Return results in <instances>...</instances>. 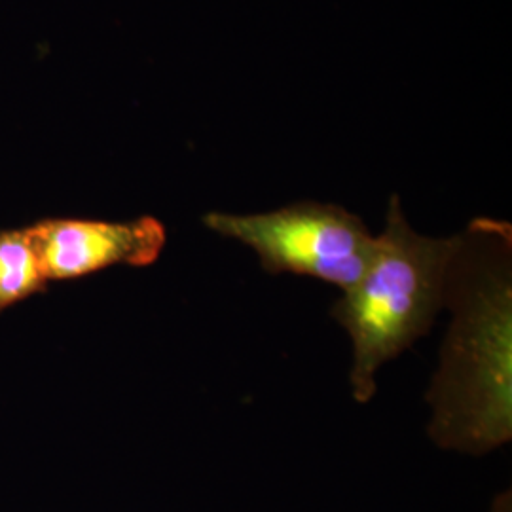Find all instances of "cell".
Returning a JSON list of instances; mask_svg holds the SVG:
<instances>
[{
  "label": "cell",
  "instance_id": "obj_4",
  "mask_svg": "<svg viewBox=\"0 0 512 512\" xmlns=\"http://www.w3.org/2000/svg\"><path fill=\"white\" fill-rule=\"evenodd\" d=\"M44 275L67 281L114 266L154 264L167 243L165 226L154 217L110 220L50 219L31 226Z\"/></svg>",
  "mask_w": 512,
  "mask_h": 512
},
{
  "label": "cell",
  "instance_id": "obj_1",
  "mask_svg": "<svg viewBox=\"0 0 512 512\" xmlns=\"http://www.w3.org/2000/svg\"><path fill=\"white\" fill-rule=\"evenodd\" d=\"M452 323L427 391L429 435L446 450L488 454L512 439V228L478 217L448 266Z\"/></svg>",
  "mask_w": 512,
  "mask_h": 512
},
{
  "label": "cell",
  "instance_id": "obj_5",
  "mask_svg": "<svg viewBox=\"0 0 512 512\" xmlns=\"http://www.w3.org/2000/svg\"><path fill=\"white\" fill-rule=\"evenodd\" d=\"M46 287L31 226L0 232V313Z\"/></svg>",
  "mask_w": 512,
  "mask_h": 512
},
{
  "label": "cell",
  "instance_id": "obj_3",
  "mask_svg": "<svg viewBox=\"0 0 512 512\" xmlns=\"http://www.w3.org/2000/svg\"><path fill=\"white\" fill-rule=\"evenodd\" d=\"M203 224L251 247L268 274L315 277L342 291L365 274L376 239L361 217L336 203H291L255 215L213 211Z\"/></svg>",
  "mask_w": 512,
  "mask_h": 512
},
{
  "label": "cell",
  "instance_id": "obj_2",
  "mask_svg": "<svg viewBox=\"0 0 512 512\" xmlns=\"http://www.w3.org/2000/svg\"><path fill=\"white\" fill-rule=\"evenodd\" d=\"M458 236H421L391 196L385 228L361 279L332 306V317L353 344L349 382L353 399L368 403L376 372L425 336L444 308V285Z\"/></svg>",
  "mask_w": 512,
  "mask_h": 512
}]
</instances>
